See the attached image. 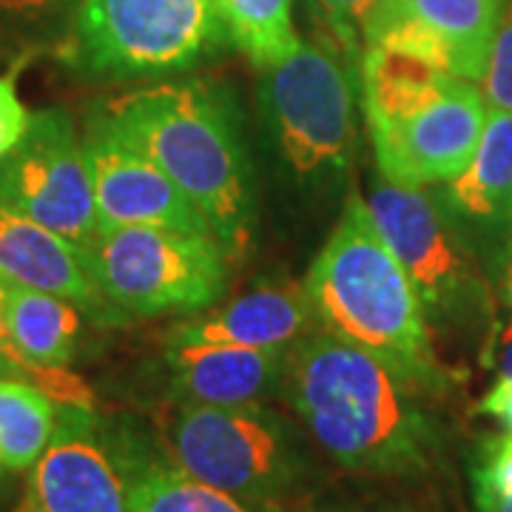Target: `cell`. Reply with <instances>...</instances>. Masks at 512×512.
Instances as JSON below:
<instances>
[{
	"instance_id": "obj_21",
	"label": "cell",
	"mask_w": 512,
	"mask_h": 512,
	"mask_svg": "<svg viewBox=\"0 0 512 512\" xmlns=\"http://www.w3.org/2000/svg\"><path fill=\"white\" fill-rule=\"evenodd\" d=\"M134 512H256L234 495L222 493L200 478L183 473L177 464L157 461L143 478Z\"/></svg>"
},
{
	"instance_id": "obj_2",
	"label": "cell",
	"mask_w": 512,
	"mask_h": 512,
	"mask_svg": "<svg viewBox=\"0 0 512 512\" xmlns=\"http://www.w3.org/2000/svg\"><path fill=\"white\" fill-rule=\"evenodd\" d=\"M97 117L174 180L225 251L248 245L254 194L237 123L222 94L202 83H157L111 97Z\"/></svg>"
},
{
	"instance_id": "obj_14",
	"label": "cell",
	"mask_w": 512,
	"mask_h": 512,
	"mask_svg": "<svg viewBox=\"0 0 512 512\" xmlns=\"http://www.w3.org/2000/svg\"><path fill=\"white\" fill-rule=\"evenodd\" d=\"M168 379L185 404H259L282 390L288 348H239L217 342H168Z\"/></svg>"
},
{
	"instance_id": "obj_29",
	"label": "cell",
	"mask_w": 512,
	"mask_h": 512,
	"mask_svg": "<svg viewBox=\"0 0 512 512\" xmlns=\"http://www.w3.org/2000/svg\"><path fill=\"white\" fill-rule=\"evenodd\" d=\"M3 299H6V282L0 279V373H12L18 379H29L32 365H26L18 359V353L12 350L9 339H6V328H3Z\"/></svg>"
},
{
	"instance_id": "obj_3",
	"label": "cell",
	"mask_w": 512,
	"mask_h": 512,
	"mask_svg": "<svg viewBox=\"0 0 512 512\" xmlns=\"http://www.w3.org/2000/svg\"><path fill=\"white\" fill-rule=\"evenodd\" d=\"M305 291L325 330L379 353L430 390L444 379L419 293L359 197H350L313 259Z\"/></svg>"
},
{
	"instance_id": "obj_11",
	"label": "cell",
	"mask_w": 512,
	"mask_h": 512,
	"mask_svg": "<svg viewBox=\"0 0 512 512\" xmlns=\"http://www.w3.org/2000/svg\"><path fill=\"white\" fill-rule=\"evenodd\" d=\"M0 200L77 248L97 234L92 171L66 111H32L18 146L0 157Z\"/></svg>"
},
{
	"instance_id": "obj_25",
	"label": "cell",
	"mask_w": 512,
	"mask_h": 512,
	"mask_svg": "<svg viewBox=\"0 0 512 512\" xmlns=\"http://www.w3.org/2000/svg\"><path fill=\"white\" fill-rule=\"evenodd\" d=\"M376 0H319L333 32L345 43L350 57L359 55V37L365 32V20Z\"/></svg>"
},
{
	"instance_id": "obj_19",
	"label": "cell",
	"mask_w": 512,
	"mask_h": 512,
	"mask_svg": "<svg viewBox=\"0 0 512 512\" xmlns=\"http://www.w3.org/2000/svg\"><path fill=\"white\" fill-rule=\"evenodd\" d=\"M55 399L29 379L0 376V461L9 470H29L52 439Z\"/></svg>"
},
{
	"instance_id": "obj_18",
	"label": "cell",
	"mask_w": 512,
	"mask_h": 512,
	"mask_svg": "<svg viewBox=\"0 0 512 512\" xmlns=\"http://www.w3.org/2000/svg\"><path fill=\"white\" fill-rule=\"evenodd\" d=\"M80 325V308L69 299L23 285H6L3 328L12 350L26 365H72L77 356Z\"/></svg>"
},
{
	"instance_id": "obj_7",
	"label": "cell",
	"mask_w": 512,
	"mask_h": 512,
	"mask_svg": "<svg viewBox=\"0 0 512 512\" xmlns=\"http://www.w3.org/2000/svg\"><path fill=\"white\" fill-rule=\"evenodd\" d=\"M154 464L134 424L103 416L92 404H60L20 512H134Z\"/></svg>"
},
{
	"instance_id": "obj_5",
	"label": "cell",
	"mask_w": 512,
	"mask_h": 512,
	"mask_svg": "<svg viewBox=\"0 0 512 512\" xmlns=\"http://www.w3.org/2000/svg\"><path fill=\"white\" fill-rule=\"evenodd\" d=\"M165 441L171 464L256 512L282 510L308 476L296 430L262 402L237 407L180 402Z\"/></svg>"
},
{
	"instance_id": "obj_9",
	"label": "cell",
	"mask_w": 512,
	"mask_h": 512,
	"mask_svg": "<svg viewBox=\"0 0 512 512\" xmlns=\"http://www.w3.org/2000/svg\"><path fill=\"white\" fill-rule=\"evenodd\" d=\"M214 0H83L69 60L86 77L183 72L220 35Z\"/></svg>"
},
{
	"instance_id": "obj_12",
	"label": "cell",
	"mask_w": 512,
	"mask_h": 512,
	"mask_svg": "<svg viewBox=\"0 0 512 512\" xmlns=\"http://www.w3.org/2000/svg\"><path fill=\"white\" fill-rule=\"evenodd\" d=\"M504 9L507 0H376L362 40L481 83Z\"/></svg>"
},
{
	"instance_id": "obj_13",
	"label": "cell",
	"mask_w": 512,
	"mask_h": 512,
	"mask_svg": "<svg viewBox=\"0 0 512 512\" xmlns=\"http://www.w3.org/2000/svg\"><path fill=\"white\" fill-rule=\"evenodd\" d=\"M83 148L92 171L97 231L151 225L214 234L205 214L174 185V180L146 154L128 146L97 114L86 126Z\"/></svg>"
},
{
	"instance_id": "obj_16",
	"label": "cell",
	"mask_w": 512,
	"mask_h": 512,
	"mask_svg": "<svg viewBox=\"0 0 512 512\" xmlns=\"http://www.w3.org/2000/svg\"><path fill=\"white\" fill-rule=\"evenodd\" d=\"M0 279L35 291L57 293L83 311L109 305L97 291L80 248L0 200Z\"/></svg>"
},
{
	"instance_id": "obj_4",
	"label": "cell",
	"mask_w": 512,
	"mask_h": 512,
	"mask_svg": "<svg viewBox=\"0 0 512 512\" xmlns=\"http://www.w3.org/2000/svg\"><path fill=\"white\" fill-rule=\"evenodd\" d=\"M359 66L367 126L384 180L424 188L461 174L490 114L478 83L382 46H365Z\"/></svg>"
},
{
	"instance_id": "obj_28",
	"label": "cell",
	"mask_w": 512,
	"mask_h": 512,
	"mask_svg": "<svg viewBox=\"0 0 512 512\" xmlns=\"http://www.w3.org/2000/svg\"><path fill=\"white\" fill-rule=\"evenodd\" d=\"M478 413L493 416L512 430V379H495L487 396L478 402Z\"/></svg>"
},
{
	"instance_id": "obj_1",
	"label": "cell",
	"mask_w": 512,
	"mask_h": 512,
	"mask_svg": "<svg viewBox=\"0 0 512 512\" xmlns=\"http://www.w3.org/2000/svg\"><path fill=\"white\" fill-rule=\"evenodd\" d=\"M421 390L430 387L325 328L288 348L282 393L316 447L348 473H430L441 436Z\"/></svg>"
},
{
	"instance_id": "obj_20",
	"label": "cell",
	"mask_w": 512,
	"mask_h": 512,
	"mask_svg": "<svg viewBox=\"0 0 512 512\" xmlns=\"http://www.w3.org/2000/svg\"><path fill=\"white\" fill-rule=\"evenodd\" d=\"M220 26L242 55L268 69L299 49L293 0H214Z\"/></svg>"
},
{
	"instance_id": "obj_24",
	"label": "cell",
	"mask_w": 512,
	"mask_h": 512,
	"mask_svg": "<svg viewBox=\"0 0 512 512\" xmlns=\"http://www.w3.org/2000/svg\"><path fill=\"white\" fill-rule=\"evenodd\" d=\"M83 0H0V23L15 29H52L72 23Z\"/></svg>"
},
{
	"instance_id": "obj_32",
	"label": "cell",
	"mask_w": 512,
	"mask_h": 512,
	"mask_svg": "<svg viewBox=\"0 0 512 512\" xmlns=\"http://www.w3.org/2000/svg\"><path fill=\"white\" fill-rule=\"evenodd\" d=\"M478 512H512V501L501 498H476Z\"/></svg>"
},
{
	"instance_id": "obj_10",
	"label": "cell",
	"mask_w": 512,
	"mask_h": 512,
	"mask_svg": "<svg viewBox=\"0 0 512 512\" xmlns=\"http://www.w3.org/2000/svg\"><path fill=\"white\" fill-rule=\"evenodd\" d=\"M262 97L285 160L302 177L345 171L356 146L353 83L339 57L299 43L282 63L265 69Z\"/></svg>"
},
{
	"instance_id": "obj_30",
	"label": "cell",
	"mask_w": 512,
	"mask_h": 512,
	"mask_svg": "<svg viewBox=\"0 0 512 512\" xmlns=\"http://www.w3.org/2000/svg\"><path fill=\"white\" fill-rule=\"evenodd\" d=\"M319 512H421L407 504H396V501H373V504H336V507H325Z\"/></svg>"
},
{
	"instance_id": "obj_27",
	"label": "cell",
	"mask_w": 512,
	"mask_h": 512,
	"mask_svg": "<svg viewBox=\"0 0 512 512\" xmlns=\"http://www.w3.org/2000/svg\"><path fill=\"white\" fill-rule=\"evenodd\" d=\"M484 365L493 370L495 379H512V313L490 330L484 345Z\"/></svg>"
},
{
	"instance_id": "obj_23",
	"label": "cell",
	"mask_w": 512,
	"mask_h": 512,
	"mask_svg": "<svg viewBox=\"0 0 512 512\" xmlns=\"http://www.w3.org/2000/svg\"><path fill=\"white\" fill-rule=\"evenodd\" d=\"M473 495L512 501V430L481 447L473 464Z\"/></svg>"
},
{
	"instance_id": "obj_8",
	"label": "cell",
	"mask_w": 512,
	"mask_h": 512,
	"mask_svg": "<svg viewBox=\"0 0 512 512\" xmlns=\"http://www.w3.org/2000/svg\"><path fill=\"white\" fill-rule=\"evenodd\" d=\"M367 211L419 293L427 325L476 330L490 322L493 293L487 276L447 208H439L421 188L382 183L367 197Z\"/></svg>"
},
{
	"instance_id": "obj_33",
	"label": "cell",
	"mask_w": 512,
	"mask_h": 512,
	"mask_svg": "<svg viewBox=\"0 0 512 512\" xmlns=\"http://www.w3.org/2000/svg\"><path fill=\"white\" fill-rule=\"evenodd\" d=\"M6 473H9V467H6V464L0 461V490L6 487Z\"/></svg>"
},
{
	"instance_id": "obj_31",
	"label": "cell",
	"mask_w": 512,
	"mask_h": 512,
	"mask_svg": "<svg viewBox=\"0 0 512 512\" xmlns=\"http://www.w3.org/2000/svg\"><path fill=\"white\" fill-rule=\"evenodd\" d=\"M498 293L504 299V305L512 308V231L504 245V259H501V274H498Z\"/></svg>"
},
{
	"instance_id": "obj_34",
	"label": "cell",
	"mask_w": 512,
	"mask_h": 512,
	"mask_svg": "<svg viewBox=\"0 0 512 512\" xmlns=\"http://www.w3.org/2000/svg\"><path fill=\"white\" fill-rule=\"evenodd\" d=\"M510 225H512V217H510Z\"/></svg>"
},
{
	"instance_id": "obj_15",
	"label": "cell",
	"mask_w": 512,
	"mask_h": 512,
	"mask_svg": "<svg viewBox=\"0 0 512 512\" xmlns=\"http://www.w3.org/2000/svg\"><path fill=\"white\" fill-rule=\"evenodd\" d=\"M316 325L308 291L299 285H262L239 293L220 308H205L197 316L168 330V342H217L239 348H291Z\"/></svg>"
},
{
	"instance_id": "obj_22",
	"label": "cell",
	"mask_w": 512,
	"mask_h": 512,
	"mask_svg": "<svg viewBox=\"0 0 512 512\" xmlns=\"http://www.w3.org/2000/svg\"><path fill=\"white\" fill-rule=\"evenodd\" d=\"M481 94L490 109L512 111V0H507L504 18L498 23L490 63L481 77Z\"/></svg>"
},
{
	"instance_id": "obj_26",
	"label": "cell",
	"mask_w": 512,
	"mask_h": 512,
	"mask_svg": "<svg viewBox=\"0 0 512 512\" xmlns=\"http://www.w3.org/2000/svg\"><path fill=\"white\" fill-rule=\"evenodd\" d=\"M29 120H32V111L20 100L15 74L0 77V157H6L18 146L20 137L29 128Z\"/></svg>"
},
{
	"instance_id": "obj_17",
	"label": "cell",
	"mask_w": 512,
	"mask_h": 512,
	"mask_svg": "<svg viewBox=\"0 0 512 512\" xmlns=\"http://www.w3.org/2000/svg\"><path fill=\"white\" fill-rule=\"evenodd\" d=\"M450 217L467 222H510L512 111L490 109L487 126L467 168L441 191Z\"/></svg>"
},
{
	"instance_id": "obj_6",
	"label": "cell",
	"mask_w": 512,
	"mask_h": 512,
	"mask_svg": "<svg viewBox=\"0 0 512 512\" xmlns=\"http://www.w3.org/2000/svg\"><path fill=\"white\" fill-rule=\"evenodd\" d=\"M80 256L103 299L134 313H200L228 282L225 245L214 234L126 225L97 231Z\"/></svg>"
}]
</instances>
